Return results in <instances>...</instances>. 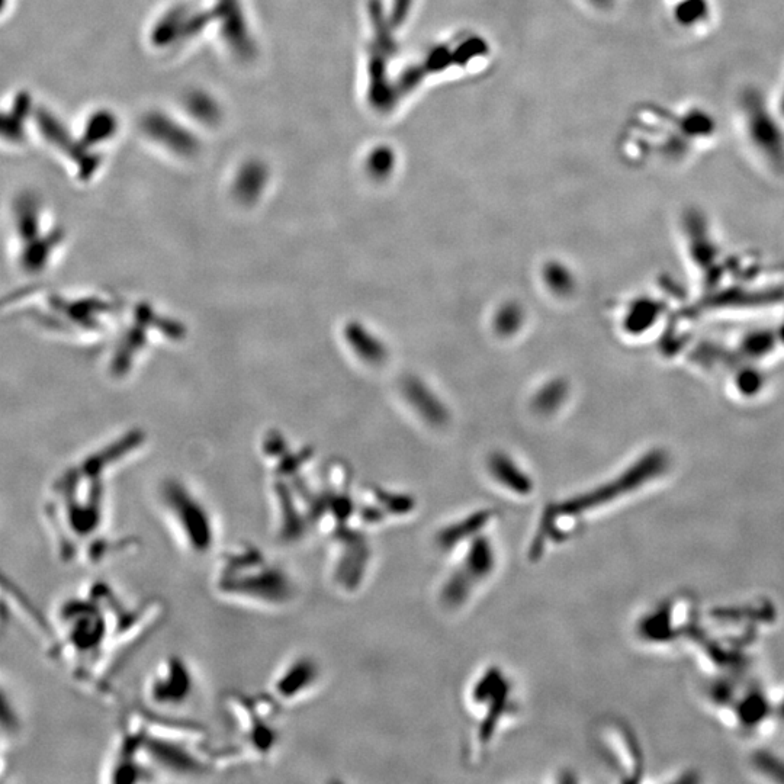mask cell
Wrapping results in <instances>:
<instances>
[{"mask_svg": "<svg viewBox=\"0 0 784 784\" xmlns=\"http://www.w3.org/2000/svg\"><path fill=\"white\" fill-rule=\"evenodd\" d=\"M741 111L751 144L774 169L784 172V131L767 106L763 93L747 89L741 95Z\"/></svg>", "mask_w": 784, "mask_h": 784, "instance_id": "cell-2", "label": "cell"}, {"mask_svg": "<svg viewBox=\"0 0 784 784\" xmlns=\"http://www.w3.org/2000/svg\"><path fill=\"white\" fill-rule=\"evenodd\" d=\"M543 281L546 287L551 289L558 297H567L575 289V278L573 272L559 262H549L543 268Z\"/></svg>", "mask_w": 784, "mask_h": 784, "instance_id": "cell-7", "label": "cell"}, {"mask_svg": "<svg viewBox=\"0 0 784 784\" xmlns=\"http://www.w3.org/2000/svg\"><path fill=\"white\" fill-rule=\"evenodd\" d=\"M350 343L358 350L359 355L368 362L384 361L387 352L379 340L359 326H352L349 330Z\"/></svg>", "mask_w": 784, "mask_h": 784, "instance_id": "cell-9", "label": "cell"}, {"mask_svg": "<svg viewBox=\"0 0 784 784\" xmlns=\"http://www.w3.org/2000/svg\"><path fill=\"white\" fill-rule=\"evenodd\" d=\"M403 394L417 414L432 426H443L449 420V411L442 400L430 390L429 385L417 377L403 382Z\"/></svg>", "mask_w": 784, "mask_h": 784, "instance_id": "cell-4", "label": "cell"}, {"mask_svg": "<svg viewBox=\"0 0 784 784\" xmlns=\"http://www.w3.org/2000/svg\"><path fill=\"white\" fill-rule=\"evenodd\" d=\"M709 15V5L706 0H683L676 9V19L684 27L699 24Z\"/></svg>", "mask_w": 784, "mask_h": 784, "instance_id": "cell-11", "label": "cell"}, {"mask_svg": "<svg viewBox=\"0 0 784 784\" xmlns=\"http://www.w3.org/2000/svg\"><path fill=\"white\" fill-rule=\"evenodd\" d=\"M191 690L185 665L172 660L156 670L150 683L151 699L162 708H179L191 696Z\"/></svg>", "mask_w": 784, "mask_h": 784, "instance_id": "cell-3", "label": "cell"}, {"mask_svg": "<svg viewBox=\"0 0 784 784\" xmlns=\"http://www.w3.org/2000/svg\"><path fill=\"white\" fill-rule=\"evenodd\" d=\"M525 323V310L517 302H507L501 305L494 317V330L503 337H510L519 333Z\"/></svg>", "mask_w": 784, "mask_h": 784, "instance_id": "cell-8", "label": "cell"}, {"mask_svg": "<svg viewBox=\"0 0 784 784\" xmlns=\"http://www.w3.org/2000/svg\"><path fill=\"white\" fill-rule=\"evenodd\" d=\"M16 298H18V288L0 294V317H9L12 307H14L16 302Z\"/></svg>", "mask_w": 784, "mask_h": 784, "instance_id": "cell-12", "label": "cell"}, {"mask_svg": "<svg viewBox=\"0 0 784 784\" xmlns=\"http://www.w3.org/2000/svg\"><path fill=\"white\" fill-rule=\"evenodd\" d=\"M488 469L498 484L513 493L526 496L533 490L532 478L523 471L509 455L503 452L493 453L488 461Z\"/></svg>", "mask_w": 784, "mask_h": 784, "instance_id": "cell-5", "label": "cell"}, {"mask_svg": "<svg viewBox=\"0 0 784 784\" xmlns=\"http://www.w3.org/2000/svg\"><path fill=\"white\" fill-rule=\"evenodd\" d=\"M681 127H683L686 136L692 138L709 137L715 133L716 122L708 112L693 109L683 118Z\"/></svg>", "mask_w": 784, "mask_h": 784, "instance_id": "cell-10", "label": "cell"}, {"mask_svg": "<svg viewBox=\"0 0 784 784\" xmlns=\"http://www.w3.org/2000/svg\"><path fill=\"white\" fill-rule=\"evenodd\" d=\"M568 392H570V387L564 379H552V381L546 382L533 397V410L543 416L555 413L558 408L564 406Z\"/></svg>", "mask_w": 784, "mask_h": 784, "instance_id": "cell-6", "label": "cell"}, {"mask_svg": "<svg viewBox=\"0 0 784 784\" xmlns=\"http://www.w3.org/2000/svg\"><path fill=\"white\" fill-rule=\"evenodd\" d=\"M780 111H782V114L784 115V89L782 93V98H780Z\"/></svg>", "mask_w": 784, "mask_h": 784, "instance_id": "cell-13", "label": "cell"}, {"mask_svg": "<svg viewBox=\"0 0 784 784\" xmlns=\"http://www.w3.org/2000/svg\"><path fill=\"white\" fill-rule=\"evenodd\" d=\"M3 252L21 284H43L59 268L66 233L47 202L34 192L11 199L3 220Z\"/></svg>", "mask_w": 784, "mask_h": 784, "instance_id": "cell-1", "label": "cell"}]
</instances>
